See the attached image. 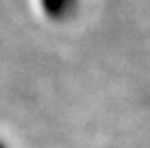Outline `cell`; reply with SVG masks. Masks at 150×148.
<instances>
[{
	"label": "cell",
	"mask_w": 150,
	"mask_h": 148,
	"mask_svg": "<svg viewBox=\"0 0 150 148\" xmlns=\"http://www.w3.org/2000/svg\"><path fill=\"white\" fill-rule=\"evenodd\" d=\"M0 148H6V144H4V142H0Z\"/></svg>",
	"instance_id": "obj_2"
},
{
	"label": "cell",
	"mask_w": 150,
	"mask_h": 148,
	"mask_svg": "<svg viewBox=\"0 0 150 148\" xmlns=\"http://www.w3.org/2000/svg\"><path fill=\"white\" fill-rule=\"evenodd\" d=\"M42 8L46 12L48 18L52 20H64L74 12L78 0H40Z\"/></svg>",
	"instance_id": "obj_1"
}]
</instances>
